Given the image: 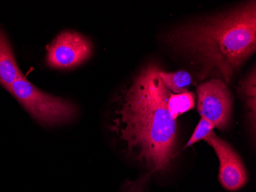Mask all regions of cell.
<instances>
[{"mask_svg": "<svg viewBox=\"0 0 256 192\" xmlns=\"http://www.w3.org/2000/svg\"><path fill=\"white\" fill-rule=\"evenodd\" d=\"M150 65L129 88L115 129L136 158L154 171L169 168L176 145V122L168 107L169 89Z\"/></svg>", "mask_w": 256, "mask_h": 192, "instance_id": "6da1fadb", "label": "cell"}, {"mask_svg": "<svg viewBox=\"0 0 256 192\" xmlns=\"http://www.w3.org/2000/svg\"><path fill=\"white\" fill-rule=\"evenodd\" d=\"M169 40L202 66L200 78L214 71L230 82L256 49V2L172 31Z\"/></svg>", "mask_w": 256, "mask_h": 192, "instance_id": "7a4b0ae2", "label": "cell"}, {"mask_svg": "<svg viewBox=\"0 0 256 192\" xmlns=\"http://www.w3.org/2000/svg\"><path fill=\"white\" fill-rule=\"evenodd\" d=\"M8 92L42 125L51 126L66 123L76 116V107L74 104L44 93L24 76L16 81Z\"/></svg>", "mask_w": 256, "mask_h": 192, "instance_id": "3957f363", "label": "cell"}, {"mask_svg": "<svg viewBox=\"0 0 256 192\" xmlns=\"http://www.w3.org/2000/svg\"><path fill=\"white\" fill-rule=\"evenodd\" d=\"M234 98L224 81L212 79L197 87V108L200 115L214 128L224 130L231 119Z\"/></svg>", "mask_w": 256, "mask_h": 192, "instance_id": "277c9868", "label": "cell"}, {"mask_svg": "<svg viewBox=\"0 0 256 192\" xmlns=\"http://www.w3.org/2000/svg\"><path fill=\"white\" fill-rule=\"evenodd\" d=\"M93 46L88 39L76 32L60 33L48 46L46 63L53 69H72L90 57Z\"/></svg>", "mask_w": 256, "mask_h": 192, "instance_id": "5b68a950", "label": "cell"}, {"mask_svg": "<svg viewBox=\"0 0 256 192\" xmlns=\"http://www.w3.org/2000/svg\"><path fill=\"white\" fill-rule=\"evenodd\" d=\"M204 140L214 148L218 157V179L222 187L231 191L240 190L248 180L246 168L241 157L228 142L217 136L214 131Z\"/></svg>", "mask_w": 256, "mask_h": 192, "instance_id": "8992f818", "label": "cell"}, {"mask_svg": "<svg viewBox=\"0 0 256 192\" xmlns=\"http://www.w3.org/2000/svg\"><path fill=\"white\" fill-rule=\"evenodd\" d=\"M23 76L10 40L0 29V85L8 91L12 85Z\"/></svg>", "mask_w": 256, "mask_h": 192, "instance_id": "52a82bcc", "label": "cell"}, {"mask_svg": "<svg viewBox=\"0 0 256 192\" xmlns=\"http://www.w3.org/2000/svg\"><path fill=\"white\" fill-rule=\"evenodd\" d=\"M196 96L192 92L186 90L179 94H170L168 101V107L172 118L189 112L195 106Z\"/></svg>", "mask_w": 256, "mask_h": 192, "instance_id": "ba28073f", "label": "cell"}, {"mask_svg": "<svg viewBox=\"0 0 256 192\" xmlns=\"http://www.w3.org/2000/svg\"><path fill=\"white\" fill-rule=\"evenodd\" d=\"M160 77L166 87L174 93L179 94L186 90L192 84L190 74L186 71H178L176 73H166L159 69Z\"/></svg>", "mask_w": 256, "mask_h": 192, "instance_id": "9c48e42d", "label": "cell"}, {"mask_svg": "<svg viewBox=\"0 0 256 192\" xmlns=\"http://www.w3.org/2000/svg\"><path fill=\"white\" fill-rule=\"evenodd\" d=\"M214 126L211 122H208V120L201 117L199 123L196 127L192 136L190 138L189 141L186 143V147H190L194 145L196 143L201 140L205 139L214 130Z\"/></svg>", "mask_w": 256, "mask_h": 192, "instance_id": "30bf717a", "label": "cell"}, {"mask_svg": "<svg viewBox=\"0 0 256 192\" xmlns=\"http://www.w3.org/2000/svg\"><path fill=\"white\" fill-rule=\"evenodd\" d=\"M256 71L254 70L252 74L250 75L243 82L242 86L243 93L248 98V105L254 118L256 115Z\"/></svg>", "mask_w": 256, "mask_h": 192, "instance_id": "8fae6325", "label": "cell"}]
</instances>
